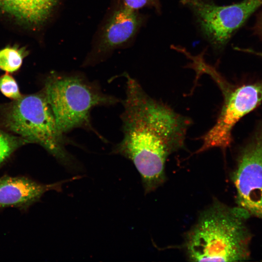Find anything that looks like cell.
<instances>
[{
	"label": "cell",
	"instance_id": "obj_12",
	"mask_svg": "<svg viewBox=\"0 0 262 262\" xmlns=\"http://www.w3.org/2000/svg\"><path fill=\"white\" fill-rule=\"evenodd\" d=\"M27 142L0 131V164L6 160L19 146Z\"/></svg>",
	"mask_w": 262,
	"mask_h": 262
},
{
	"label": "cell",
	"instance_id": "obj_1",
	"mask_svg": "<svg viewBox=\"0 0 262 262\" xmlns=\"http://www.w3.org/2000/svg\"><path fill=\"white\" fill-rule=\"evenodd\" d=\"M121 114L123 137L112 152L131 160L139 173L145 192L165 180L168 157L182 148L191 119L148 95L127 74Z\"/></svg>",
	"mask_w": 262,
	"mask_h": 262
},
{
	"label": "cell",
	"instance_id": "obj_14",
	"mask_svg": "<svg viewBox=\"0 0 262 262\" xmlns=\"http://www.w3.org/2000/svg\"><path fill=\"white\" fill-rule=\"evenodd\" d=\"M125 6L134 10H138L145 7H151L160 12V0H117Z\"/></svg>",
	"mask_w": 262,
	"mask_h": 262
},
{
	"label": "cell",
	"instance_id": "obj_3",
	"mask_svg": "<svg viewBox=\"0 0 262 262\" xmlns=\"http://www.w3.org/2000/svg\"><path fill=\"white\" fill-rule=\"evenodd\" d=\"M4 124L27 142L43 147L66 169L82 170L81 164L66 148L69 142L59 129L44 92L14 100L5 111Z\"/></svg>",
	"mask_w": 262,
	"mask_h": 262
},
{
	"label": "cell",
	"instance_id": "obj_7",
	"mask_svg": "<svg viewBox=\"0 0 262 262\" xmlns=\"http://www.w3.org/2000/svg\"><path fill=\"white\" fill-rule=\"evenodd\" d=\"M223 92L224 101L220 113L214 125L202 136V145L197 153L215 147L225 149L230 146L235 125L262 101V81Z\"/></svg>",
	"mask_w": 262,
	"mask_h": 262
},
{
	"label": "cell",
	"instance_id": "obj_8",
	"mask_svg": "<svg viewBox=\"0 0 262 262\" xmlns=\"http://www.w3.org/2000/svg\"><path fill=\"white\" fill-rule=\"evenodd\" d=\"M232 180L237 206L262 220V127L241 151Z\"/></svg>",
	"mask_w": 262,
	"mask_h": 262
},
{
	"label": "cell",
	"instance_id": "obj_2",
	"mask_svg": "<svg viewBox=\"0 0 262 262\" xmlns=\"http://www.w3.org/2000/svg\"><path fill=\"white\" fill-rule=\"evenodd\" d=\"M250 218L239 207L214 202L187 235L186 253L193 262H240L251 255Z\"/></svg>",
	"mask_w": 262,
	"mask_h": 262
},
{
	"label": "cell",
	"instance_id": "obj_9",
	"mask_svg": "<svg viewBox=\"0 0 262 262\" xmlns=\"http://www.w3.org/2000/svg\"><path fill=\"white\" fill-rule=\"evenodd\" d=\"M75 176L50 184H42L25 177H0V208H26L39 200L47 192L62 191L63 184L79 179Z\"/></svg>",
	"mask_w": 262,
	"mask_h": 262
},
{
	"label": "cell",
	"instance_id": "obj_4",
	"mask_svg": "<svg viewBox=\"0 0 262 262\" xmlns=\"http://www.w3.org/2000/svg\"><path fill=\"white\" fill-rule=\"evenodd\" d=\"M44 92L57 124L64 134L77 128L90 129V114L94 107L119 101L115 97L102 93L96 83L74 74L54 72L47 79Z\"/></svg>",
	"mask_w": 262,
	"mask_h": 262
},
{
	"label": "cell",
	"instance_id": "obj_13",
	"mask_svg": "<svg viewBox=\"0 0 262 262\" xmlns=\"http://www.w3.org/2000/svg\"><path fill=\"white\" fill-rule=\"evenodd\" d=\"M0 91L5 96L14 100L22 96L16 82L7 72L0 77Z\"/></svg>",
	"mask_w": 262,
	"mask_h": 262
},
{
	"label": "cell",
	"instance_id": "obj_6",
	"mask_svg": "<svg viewBox=\"0 0 262 262\" xmlns=\"http://www.w3.org/2000/svg\"><path fill=\"white\" fill-rule=\"evenodd\" d=\"M194 14L204 35L213 48L221 49L261 5L262 0H244L226 6L210 0H181Z\"/></svg>",
	"mask_w": 262,
	"mask_h": 262
},
{
	"label": "cell",
	"instance_id": "obj_10",
	"mask_svg": "<svg viewBox=\"0 0 262 262\" xmlns=\"http://www.w3.org/2000/svg\"><path fill=\"white\" fill-rule=\"evenodd\" d=\"M63 0H0V12L19 24L39 28L55 15Z\"/></svg>",
	"mask_w": 262,
	"mask_h": 262
},
{
	"label": "cell",
	"instance_id": "obj_5",
	"mask_svg": "<svg viewBox=\"0 0 262 262\" xmlns=\"http://www.w3.org/2000/svg\"><path fill=\"white\" fill-rule=\"evenodd\" d=\"M146 20L138 10L113 0L93 37L82 66H93L105 61L116 50L131 45Z\"/></svg>",
	"mask_w": 262,
	"mask_h": 262
},
{
	"label": "cell",
	"instance_id": "obj_11",
	"mask_svg": "<svg viewBox=\"0 0 262 262\" xmlns=\"http://www.w3.org/2000/svg\"><path fill=\"white\" fill-rule=\"evenodd\" d=\"M28 51L24 47L7 46L0 49V69L7 73H13L21 67Z\"/></svg>",
	"mask_w": 262,
	"mask_h": 262
}]
</instances>
